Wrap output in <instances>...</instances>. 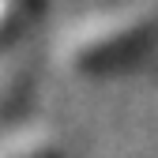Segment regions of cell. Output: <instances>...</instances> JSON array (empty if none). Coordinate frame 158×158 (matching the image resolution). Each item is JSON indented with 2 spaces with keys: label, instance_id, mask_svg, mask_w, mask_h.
Listing matches in <instances>:
<instances>
[{
  "label": "cell",
  "instance_id": "obj_2",
  "mask_svg": "<svg viewBox=\"0 0 158 158\" xmlns=\"http://www.w3.org/2000/svg\"><path fill=\"white\" fill-rule=\"evenodd\" d=\"M23 158H60L56 151H34V154H23Z\"/></svg>",
  "mask_w": 158,
  "mask_h": 158
},
{
  "label": "cell",
  "instance_id": "obj_1",
  "mask_svg": "<svg viewBox=\"0 0 158 158\" xmlns=\"http://www.w3.org/2000/svg\"><path fill=\"white\" fill-rule=\"evenodd\" d=\"M151 53H158V15H154V19H143V23H135L132 30L117 34V38L98 42V45L83 56V68H90V72L132 68V64H139L143 56H151Z\"/></svg>",
  "mask_w": 158,
  "mask_h": 158
}]
</instances>
